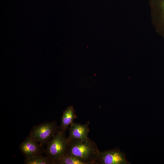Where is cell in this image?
I'll use <instances>...</instances> for the list:
<instances>
[{
    "label": "cell",
    "mask_w": 164,
    "mask_h": 164,
    "mask_svg": "<svg viewBox=\"0 0 164 164\" xmlns=\"http://www.w3.org/2000/svg\"><path fill=\"white\" fill-rule=\"evenodd\" d=\"M99 151L96 143L89 138L70 142L65 154L73 155L86 164H96Z\"/></svg>",
    "instance_id": "obj_1"
},
{
    "label": "cell",
    "mask_w": 164,
    "mask_h": 164,
    "mask_svg": "<svg viewBox=\"0 0 164 164\" xmlns=\"http://www.w3.org/2000/svg\"><path fill=\"white\" fill-rule=\"evenodd\" d=\"M68 145L65 132L59 130L46 144L44 153L51 159L53 164H56L65 154Z\"/></svg>",
    "instance_id": "obj_2"
},
{
    "label": "cell",
    "mask_w": 164,
    "mask_h": 164,
    "mask_svg": "<svg viewBox=\"0 0 164 164\" xmlns=\"http://www.w3.org/2000/svg\"><path fill=\"white\" fill-rule=\"evenodd\" d=\"M59 130L56 121L46 122L34 126L29 135L43 145L47 144Z\"/></svg>",
    "instance_id": "obj_3"
},
{
    "label": "cell",
    "mask_w": 164,
    "mask_h": 164,
    "mask_svg": "<svg viewBox=\"0 0 164 164\" xmlns=\"http://www.w3.org/2000/svg\"><path fill=\"white\" fill-rule=\"evenodd\" d=\"M125 154L118 149L115 148L98 153L96 164H130Z\"/></svg>",
    "instance_id": "obj_4"
},
{
    "label": "cell",
    "mask_w": 164,
    "mask_h": 164,
    "mask_svg": "<svg viewBox=\"0 0 164 164\" xmlns=\"http://www.w3.org/2000/svg\"><path fill=\"white\" fill-rule=\"evenodd\" d=\"M19 148L26 159L43 155L45 151L43 145L29 135L20 144Z\"/></svg>",
    "instance_id": "obj_5"
},
{
    "label": "cell",
    "mask_w": 164,
    "mask_h": 164,
    "mask_svg": "<svg viewBox=\"0 0 164 164\" xmlns=\"http://www.w3.org/2000/svg\"><path fill=\"white\" fill-rule=\"evenodd\" d=\"M158 32L164 38V0H150Z\"/></svg>",
    "instance_id": "obj_6"
},
{
    "label": "cell",
    "mask_w": 164,
    "mask_h": 164,
    "mask_svg": "<svg viewBox=\"0 0 164 164\" xmlns=\"http://www.w3.org/2000/svg\"><path fill=\"white\" fill-rule=\"evenodd\" d=\"M89 124V121L84 124L73 122L69 128V135L67 138L68 143L73 141H83L88 139Z\"/></svg>",
    "instance_id": "obj_7"
},
{
    "label": "cell",
    "mask_w": 164,
    "mask_h": 164,
    "mask_svg": "<svg viewBox=\"0 0 164 164\" xmlns=\"http://www.w3.org/2000/svg\"><path fill=\"white\" fill-rule=\"evenodd\" d=\"M77 117L73 107L70 106L67 107L63 112L59 130L65 132Z\"/></svg>",
    "instance_id": "obj_8"
},
{
    "label": "cell",
    "mask_w": 164,
    "mask_h": 164,
    "mask_svg": "<svg viewBox=\"0 0 164 164\" xmlns=\"http://www.w3.org/2000/svg\"><path fill=\"white\" fill-rule=\"evenodd\" d=\"M25 164H53L51 159L48 156L43 155L32 158L26 159L24 162Z\"/></svg>",
    "instance_id": "obj_9"
},
{
    "label": "cell",
    "mask_w": 164,
    "mask_h": 164,
    "mask_svg": "<svg viewBox=\"0 0 164 164\" xmlns=\"http://www.w3.org/2000/svg\"><path fill=\"white\" fill-rule=\"evenodd\" d=\"M56 164H86L76 157L70 155L65 154L58 160Z\"/></svg>",
    "instance_id": "obj_10"
}]
</instances>
